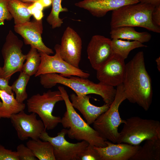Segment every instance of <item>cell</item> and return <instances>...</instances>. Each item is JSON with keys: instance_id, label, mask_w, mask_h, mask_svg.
I'll return each mask as SVG.
<instances>
[{"instance_id": "6da1fadb", "label": "cell", "mask_w": 160, "mask_h": 160, "mask_svg": "<svg viewBox=\"0 0 160 160\" xmlns=\"http://www.w3.org/2000/svg\"><path fill=\"white\" fill-rule=\"evenodd\" d=\"M122 84L126 99L147 111L152 102L153 91L143 51L138 52L126 64Z\"/></svg>"}, {"instance_id": "7a4b0ae2", "label": "cell", "mask_w": 160, "mask_h": 160, "mask_svg": "<svg viewBox=\"0 0 160 160\" xmlns=\"http://www.w3.org/2000/svg\"><path fill=\"white\" fill-rule=\"evenodd\" d=\"M40 83L45 88H50L57 84L66 86L73 90L77 95H98L103 98L105 103L110 105L113 101L116 89L99 82L98 83L76 76H63L55 73L41 74Z\"/></svg>"}, {"instance_id": "3957f363", "label": "cell", "mask_w": 160, "mask_h": 160, "mask_svg": "<svg viewBox=\"0 0 160 160\" xmlns=\"http://www.w3.org/2000/svg\"><path fill=\"white\" fill-rule=\"evenodd\" d=\"M58 88L61 93L66 108V111L61 119V123L64 128L67 129V134L68 137L78 141H85L96 147L106 146L105 141L107 140L91 127L76 111L65 88L59 86Z\"/></svg>"}, {"instance_id": "277c9868", "label": "cell", "mask_w": 160, "mask_h": 160, "mask_svg": "<svg viewBox=\"0 0 160 160\" xmlns=\"http://www.w3.org/2000/svg\"><path fill=\"white\" fill-rule=\"evenodd\" d=\"M155 7L145 3H138L124 5L112 11L111 28L122 26L139 27L156 33L160 27L156 25L151 18Z\"/></svg>"}, {"instance_id": "5b68a950", "label": "cell", "mask_w": 160, "mask_h": 160, "mask_svg": "<svg viewBox=\"0 0 160 160\" xmlns=\"http://www.w3.org/2000/svg\"><path fill=\"white\" fill-rule=\"evenodd\" d=\"M155 139H160V122L134 116L125 120L117 143L138 145L144 140Z\"/></svg>"}, {"instance_id": "8992f818", "label": "cell", "mask_w": 160, "mask_h": 160, "mask_svg": "<svg viewBox=\"0 0 160 160\" xmlns=\"http://www.w3.org/2000/svg\"><path fill=\"white\" fill-rule=\"evenodd\" d=\"M122 84L116 87L114 100L108 109L100 115L93 123V128L106 140L117 143L119 136L118 128L125 120L120 117L119 109L125 100Z\"/></svg>"}, {"instance_id": "52a82bcc", "label": "cell", "mask_w": 160, "mask_h": 160, "mask_svg": "<svg viewBox=\"0 0 160 160\" xmlns=\"http://www.w3.org/2000/svg\"><path fill=\"white\" fill-rule=\"evenodd\" d=\"M63 100L59 90H49L41 95H34L27 100L28 111L29 113H35L39 115L46 130L53 129L61 123V119L52 115L53 109L57 102Z\"/></svg>"}, {"instance_id": "ba28073f", "label": "cell", "mask_w": 160, "mask_h": 160, "mask_svg": "<svg viewBox=\"0 0 160 160\" xmlns=\"http://www.w3.org/2000/svg\"><path fill=\"white\" fill-rule=\"evenodd\" d=\"M23 41L10 30L6 38L1 50L4 60L0 78L9 81L15 73L21 72L26 55L22 52Z\"/></svg>"}, {"instance_id": "9c48e42d", "label": "cell", "mask_w": 160, "mask_h": 160, "mask_svg": "<svg viewBox=\"0 0 160 160\" xmlns=\"http://www.w3.org/2000/svg\"><path fill=\"white\" fill-rule=\"evenodd\" d=\"M54 49L55 53L53 56L39 52L41 57V62L37 72L35 74V77L51 73H59L65 77L76 76L87 78L90 76L89 73L73 66L62 59L60 53V44H56Z\"/></svg>"}, {"instance_id": "30bf717a", "label": "cell", "mask_w": 160, "mask_h": 160, "mask_svg": "<svg viewBox=\"0 0 160 160\" xmlns=\"http://www.w3.org/2000/svg\"><path fill=\"white\" fill-rule=\"evenodd\" d=\"M67 130L63 129L54 137L49 136L45 130L40 136V139L49 141L52 145L56 160H77L78 154L89 144L84 140L76 143L68 141L65 138Z\"/></svg>"}, {"instance_id": "8fae6325", "label": "cell", "mask_w": 160, "mask_h": 160, "mask_svg": "<svg viewBox=\"0 0 160 160\" xmlns=\"http://www.w3.org/2000/svg\"><path fill=\"white\" fill-rule=\"evenodd\" d=\"M36 114L32 113L27 114L22 111L12 115L10 119L16 130L18 138L22 141L40 139L42 133L46 129L42 121L37 119Z\"/></svg>"}, {"instance_id": "7c38bea8", "label": "cell", "mask_w": 160, "mask_h": 160, "mask_svg": "<svg viewBox=\"0 0 160 160\" xmlns=\"http://www.w3.org/2000/svg\"><path fill=\"white\" fill-rule=\"evenodd\" d=\"M14 30L23 38L24 43L30 45L41 52L49 55L54 53L53 50L47 47L43 42L41 35L43 31L42 20L35 19L25 23L15 24Z\"/></svg>"}, {"instance_id": "4fadbf2b", "label": "cell", "mask_w": 160, "mask_h": 160, "mask_svg": "<svg viewBox=\"0 0 160 160\" xmlns=\"http://www.w3.org/2000/svg\"><path fill=\"white\" fill-rule=\"evenodd\" d=\"M82 49L81 39L76 32L70 26L64 31L60 45L62 59L73 66L79 68Z\"/></svg>"}, {"instance_id": "5bb4252c", "label": "cell", "mask_w": 160, "mask_h": 160, "mask_svg": "<svg viewBox=\"0 0 160 160\" xmlns=\"http://www.w3.org/2000/svg\"><path fill=\"white\" fill-rule=\"evenodd\" d=\"M124 60L120 55L113 53L96 70V77L99 82L113 87L122 84L126 69Z\"/></svg>"}, {"instance_id": "9a60e30c", "label": "cell", "mask_w": 160, "mask_h": 160, "mask_svg": "<svg viewBox=\"0 0 160 160\" xmlns=\"http://www.w3.org/2000/svg\"><path fill=\"white\" fill-rule=\"evenodd\" d=\"M87 52L92 67L96 71L113 54L111 39L102 35H95L88 43Z\"/></svg>"}, {"instance_id": "2e32d148", "label": "cell", "mask_w": 160, "mask_h": 160, "mask_svg": "<svg viewBox=\"0 0 160 160\" xmlns=\"http://www.w3.org/2000/svg\"><path fill=\"white\" fill-rule=\"evenodd\" d=\"M139 2L138 0H82L75 3V5L87 10L94 17H101L109 11Z\"/></svg>"}, {"instance_id": "e0dca14e", "label": "cell", "mask_w": 160, "mask_h": 160, "mask_svg": "<svg viewBox=\"0 0 160 160\" xmlns=\"http://www.w3.org/2000/svg\"><path fill=\"white\" fill-rule=\"evenodd\" d=\"M105 143V147L95 146L101 160H130L141 147L124 143L115 144L107 140Z\"/></svg>"}, {"instance_id": "ac0fdd59", "label": "cell", "mask_w": 160, "mask_h": 160, "mask_svg": "<svg viewBox=\"0 0 160 160\" xmlns=\"http://www.w3.org/2000/svg\"><path fill=\"white\" fill-rule=\"evenodd\" d=\"M70 97L73 107L80 112L89 125L93 124L100 115L108 109L110 105L105 103L101 106L94 105L89 101L91 96L87 95H77L72 93Z\"/></svg>"}, {"instance_id": "d6986e66", "label": "cell", "mask_w": 160, "mask_h": 160, "mask_svg": "<svg viewBox=\"0 0 160 160\" xmlns=\"http://www.w3.org/2000/svg\"><path fill=\"white\" fill-rule=\"evenodd\" d=\"M110 33L112 39L135 41L142 43L149 41L151 38V35L149 33L137 32L133 27L130 26L111 28Z\"/></svg>"}, {"instance_id": "ffe728a7", "label": "cell", "mask_w": 160, "mask_h": 160, "mask_svg": "<svg viewBox=\"0 0 160 160\" xmlns=\"http://www.w3.org/2000/svg\"><path fill=\"white\" fill-rule=\"evenodd\" d=\"M0 98L2 103L0 108V119H10L12 115L24 111L25 108L24 103L17 101L14 97V92L10 94L4 90H0Z\"/></svg>"}, {"instance_id": "44dd1931", "label": "cell", "mask_w": 160, "mask_h": 160, "mask_svg": "<svg viewBox=\"0 0 160 160\" xmlns=\"http://www.w3.org/2000/svg\"><path fill=\"white\" fill-rule=\"evenodd\" d=\"M130 160H160V139L146 140Z\"/></svg>"}, {"instance_id": "7402d4cb", "label": "cell", "mask_w": 160, "mask_h": 160, "mask_svg": "<svg viewBox=\"0 0 160 160\" xmlns=\"http://www.w3.org/2000/svg\"><path fill=\"white\" fill-rule=\"evenodd\" d=\"M32 3L25 2L20 0H9L8 9L14 19L15 25L30 21L32 15L28 7Z\"/></svg>"}, {"instance_id": "603a6c76", "label": "cell", "mask_w": 160, "mask_h": 160, "mask_svg": "<svg viewBox=\"0 0 160 160\" xmlns=\"http://www.w3.org/2000/svg\"><path fill=\"white\" fill-rule=\"evenodd\" d=\"M26 145L32 151L35 156L39 160H56L53 151V147L49 141L30 140Z\"/></svg>"}, {"instance_id": "cb8c5ba5", "label": "cell", "mask_w": 160, "mask_h": 160, "mask_svg": "<svg viewBox=\"0 0 160 160\" xmlns=\"http://www.w3.org/2000/svg\"><path fill=\"white\" fill-rule=\"evenodd\" d=\"M112 47L114 54L118 55L124 60L128 57L130 52L136 48L147 47V46L139 41L113 39H111Z\"/></svg>"}, {"instance_id": "d4e9b609", "label": "cell", "mask_w": 160, "mask_h": 160, "mask_svg": "<svg viewBox=\"0 0 160 160\" xmlns=\"http://www.w3.org/2000/svg\"><path fill=\"white\" fill-rule=\"evenodd\" d=\"M26 55V61L23 64L21 71L31 76L37 72L41 62L40 54L38 50L32 47Z\"/></svg>"}, {"instance_id": "484cf974", "label": "cell", "mask_w": 160, "mask_h": 160, "mask_svg": "<svg viewBox=\"0 0 160 160\" xmlns=\"http://www.w3.org/2000/svg\"><path fill=\"white\" fill-rule=\"evenodd\" d=\"M20 72L18 78L15 81L11 87L12 91L15 94V99L17 101L22 103L28 98L26 87L30 76L22 71Z\"/></svg>"}, {"instance_id": "4316f807", "label": "cell", "mask_w": 160, "mask_h": 160, "mask_svg": "<svg viewBox=\"0 0 160 160\" xmlns=\"http://www.w3.org/2000/svg\"><path fill=\"white\" fill-rule=\"evenodd\" d=\"M52 9L46 18V21L52 29L60 27L63 23V19L59 17L61 12H67L68 9L63 7L62 0H51Z\"/></svg>"}, {"instance_id": "83f0119b", "label": "cell", "mask_w": 160, "mask_h": 160, "mask_svg": "<svg viewBox=\"0 0 160 160\" xmlns=\"http://www.w3.org/2000/svg\"><path fill=\"white\" fill-rule=\"evenodd\" d=\"M77 160H101V158L95 146L89 144L78 154Z\"/></svg>"}, {"instance_id": "f1b7e54d", "label": "cell", "mask_w": 160, "mask_h": 160, "mask_svg": "<svg viewBox=\"0 0 160 160\" xmlns=\"http://www.w3.org/2000/svg\"><path fill=\"white\" fill-rule=\"evenodd\" d=\"M17 153L19 160H36L31 150L23 144L18 145L17 147Z\"/></svg>"}, {"instance_id": "f546056e", "label": "cell", "mask_w": 160, "mask_h": 160, "mask_svg": "<svg viewBox=\"0 0 160 160\" xmlns=\"http://www.w3.org/2000/svg\"><path fill=\"white\" fill-rule=\"evenodd\" d=\"M9 0H0V24H3L5 20L10 21L13 18L9 11Z\"/></svg>"}, {"instance_id": "4dcf8cb0", "label": "cell", "mask_w": 160, "mask_h": 160, "mask_svg": "<svg viewBox=\"0 0 160 160\" xmlns=\"http://www.w3.org/2000/svg\"><path fill=\"white\" fill-rule=\"evenodd\" d=\"M0 160H19L16 151L5 148L0 144Z\"/></svg>"}, {"instance_id": "1f68e13d", "label": "cell", "mask_w": 160, "mask_h": 160, "mask_svg": "<svg viewBox=\"0 0 160 160\" xmlns=\"http://www.w3.org/2000/svg\"><path fill=\"white\" fill-rule=\"evenodd\" d=\"M151 18L153 23L160 27V5L154 7L151 13Z\"/></svg>"}, {"instance_id": "d6a6232c", "label": "cell", "mask_w": 160, "mask_h": 160, "mask_svg": "<svg viewBox=\"0 0 160 160\" xmlns=\"http://www.w3.org/2000/svg\"><path fill=\"white\" fill-rule=\"evenodd\" d=\"M9 81L4 78H0V90H4L8 93L11 94L14 92L12 90L11 86L9 85Z\"/></svg>"}, {"instance_id": "836d02e7", "label": "cell", "mask_w": 160, "mask_h": 160, "mask_svg": "<svg viewBox=\"0 0 160 160\" xmlns=\"http://www.w3.org/2000/svg\"><path fill=\"white\" fill-rule=\"evenodd\" d=\"M140 2L145 3L156 7L160 5V0H138Z\"/></svg>"}, {"instance_id": "e575fe53", "label": "cell", "mask_w": 160, "mask_h": 160, "mask_svg": "<svg viewBox=\"0 0 160 160\" xmlns=\"http://www.w3.org/2000/svg\"><path fill=\"white\" fill-rule=\"evenodd\" d=\"M44 8L48 7L51 5V0H39Z\"/></svg>"}, {"instance_id": "d590c367", "label": "cell", "mask_w": 160, "mask_h": 160, "mask_svg": "<svg viewBox=\"0 0 160 160\" xmlns=\"http://www.w3.org/2000/svg\"><path fill=\"white\" fill-rule=\"evenodd\" d=\"M156 63L157 68L159 71H160V57L157 58L156 60Z\"/></svg>"}, {"instance_id": "8d00e7d4", "label": "cell", "mask_w": 160, "mask_h": 160, "mask_svg": "<svg viewBox=\"0 0 160 160\" xmlns=\"http://www.w3.org/2000/svg\"><path fill=\"white\" fill-rule=\"evenodd\" d=\"M21 1L26 3H33L38 1L39 0H20Z\"/></svg>"}, {"instance_id": "74e56055", "label": "cell", "mask_w": 160, "mask_h": 160, "mask_svg": "<svg viewBox=\"0 0 160 160\" xmlns=\"http://www.w3.org/2000/svg\"><path fill=\"white\" fill-rule=\"evenodd\" d=\"M2 102H1L0 101V108L2 106Z\"/></svg>"}, {"instance_id": "f35d334b", "label": "cell", "mask_w": 160, "mask_h": 160, "mask_svg": "<svg viewBox=\"0 0 160 160\" xmlns=\"http://www.w3.org/2000/svg\"><path fill=\"white\" fill-rule=\"evenodd\" d=\"M1 67H0V74L1 72Z\"/></svg>"}]
</instances>
